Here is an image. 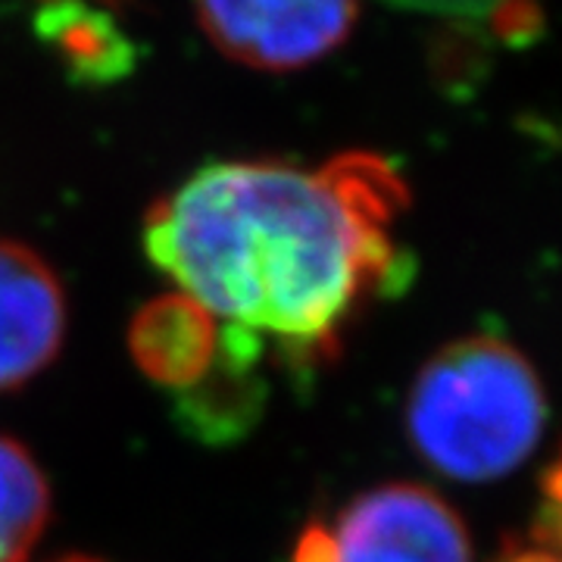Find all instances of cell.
<instances>
[{
    "mask_svg": "<svg viewBox=\"0 0 562 562\" xmlns=\"http://www.w3.org/2000/svg\"><path fill=\"white\" fill-rule=\"evenodd\" d=\"M403 206L401 176L369 154L319 169L213 162L147 213L144 250L238 338L316 347L397 266Z\"/></svg>",
    "mask_w": 562,
    "mask_h": 562,
    "instance_id": "6da1fadb",
    "label": "cell"
},
{
    "mask_svg": "<svg viewBox=\"0 0 562 562\" xmlns=\"http://www.w3.org/2000/svg\"><path fill=\"white\" fill-rule=\"evenodd\" d=\"M547 401L538 372L513 344L472 335L425 362L406 403L409 441L457 482L516 472L541 441Z\"/></svg>",
    "mask_w": 562,
    "mask_h": 562,
    "instance_id": "7a4b0ae2",
    "label": "cell"
},
{
    "mask_svg": "<svg viewBox=\"0 0 562 562\" xmlns=\"http://www.w3.org/2000/svg\"><path fill=\"white\" fill-rule=\"evenodd\" d=\"M297 562H472L469 531L450 503L422 484H384L313 528Z\"/></svg>",
    "mask_w": 562,
    "mask_h": 562,
    "instance_id": "3957f363",
    "label": "cell"
},
{
    "mask_svg": "<svg viewBox=\"0 0 562 562\" xmlns=\"http://www.w3.org/2000/svg\"><path fill=\"white\" fill-rule=\"evenodd\" d=\"M206 38L228 60L288 72L347 41L360 0H194Z\"/></svg>",
    "mask_w": 562,
    "mask_h": 562,
    "instance_id": "277c9868",
    "label": "cell"
},
{
    "mask_svg": "<svg viewBox=\"0 0 562 562\" xmlns=\"http://www.w3.org/2000/svg\"><path fill=\"white\" fill-rule=\"evenodd\" d=\"M66 294L32 247L0 238V394L16 391L57 360Z\"/></svg>",
    "mask_w": 562,
    "mask_h": 562,
    "instance_id": "5b68a950",
    "label": "cell"
},
{
    "mask_svg": "<svg viewBox=\"0 0 562 562\" xmlns=\"http://www.w3.org/2000/svg\"><path fill=\"white\" fill-rule=\"evenodd\" d=\"M50 519V484L35 457L0 435V562H29Z\"/></svg>",
    "mask_w": 562,
    "mask_h": 562,
    "instance_id": "8992f818",
    "label": "cell"
},
{
    "mask_svg": "<svg viewBox=\"0 0 562 562\" xmlns=\"http://www.w3.org/2000/svg\"><path fill=\"white\" fill-rule=\"evenodd\" d=\"M210 325L213 319L191 301L162 306V313L150 310L138 325L140 362L162 382L198 379L210 350Z\"/></svg>",
    "mask_w": 562,
    "mask_h": 562,
    "instance_id": "52a82bcc",
    "label": "cell"
},
{
    "mask_svg": "<svg viewBox=\"0 0 562 562\" xmlns=\"http://www.w3.org/2000/svg\"><path fill=\"white\" fill-rule=\"evenodd\" d=\"M497 562H560V557H557V547H550V543H535V547H516V550H509V553Z\"/></svg>",
    "mask_w": 562,
    "mask_h": 562,
    "instance_id": "ba28073f",
    "label": "cell"
},
{
    "mask_svg": "<svg viewBox=\"0 0 562 562\" xmlns=\"http://www.w3.org/2000/svg\"><path fill=\"white\" fill-rule=\"evenodd\" d=\"M66 562H88V560H66Z\"/></svg>",
    "mask_w": 562,
    "mask_h": 562,
    "instance_id": "9c48e42d",
    "label": "cell"
}]
</instances>
